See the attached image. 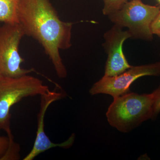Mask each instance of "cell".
Segmentation results:
<instances>
[{
	"instance_id": "cell-1",
	"label": "cell",
	"mask_w": 160,
	"mask_h": 160,
	"mask_svg": "<svg viewBox=\"0 0 160 160\" xmlns=\"http://www.w3.org/2000/svg\"><path fill=\"white\" fill-rule=\"evenodd\" d=\"M18 17L25 35L42 46L58 76L66 78L67 71L60 50L71 47L73 23L61 20L49 0H19Z\"/></svg>"
},
{
	"instance_id": "cell-2",
	"label": "cell",
	"mask_w": 160,
	"mask_h": 160,
	"mask_svg": "<svg viewBox=\"0 0 160 160\" xmlns=\"http://www.w3.org/2000/svg\"><path fill=\"white\" fill-rule=\"evenodd\" d=\"M153 102L152 93L129 92L115 97L106 112L107 121L118 131L130 132L145 121L152 119Z\"/></svg>"
},
{
	"instance_id": "cell-3",
	"label": "cell",
	"mask_w": 160,
	"mask_h": 160,
	"mask_svg": "<svg viewBox=\"0 0 160 160\" xmlns=\"http://www.w3.org/2000/svg\"><path fill=\"white\" fill-rule=\"evenodd\" d=\"M48 86L38 78L25 75L18 78L0 76V130L10 128L12 106L28 97L46 94Z\"/></svg>"
},
{
	"instance_id": "cell-4",
	"label": "cell",
	"mask_w": 160,
	"mask_h": 160,
	"mask_svg": "<svg viewBox=\"0 0 160 160\" xmlns=\"http://www.w3.org/2000/svg\"><path fill=\"white\" fill-rule=\"evenodd\" d=\"M160 11V6L144 4L141 0H129L119 10L108 16L115 25L126 28L132 38L151 41L152 23Z\"/></svg>"
},
{
	"instance_id": "cell-5",
	"label": "cell",
	"mask_w": 160,
	"mask_h": 160,
	"mask_svg": "<svg viewBox=\"0 0 160 160\" xmlns=\"http://www.w3.org/2000/svg\"><path fill=\"white\" fill-rule=\"evenodd\" d=\"M25 35L19 23L0 24V76L20 77L33 71L21 67L25 60L20 54L19 47Z\"/></svg>"
},
{
	"instance_id": "cell-6",
	"label": "cell",
	"mask_w": 160,
	"mask_h": 160,
	"mask_svg": "<svg viewBox=\"0 0 160 160\" xmlns=\"http://www.w3.org/2000/svg\"><path fill=\"white\" fill-rule=\"evenodd\" d=\"M160 77V62L133 66L118 75L104 76L89 89L92 95L102 93L113 98L129 92L130 87L139 78L144 76Z\"/></svg>"
},
{
	"instance_id": "cell-7",
	"label": "cell",
	"mask_w": 160,
	"mask_h": 160,
	"mask_svg": "<svg viewBox=\"0 0 160 160\" xmlns=\"http://www.w3.org/2000/svg\"><path fill=\"white\" fill-rule=\"evenodd\" d=\"M123 29L114 24L104 34L103 46L107 54L104 76L118 75L132 66L126 59L123 50V43L132 38V36L128 30Z\"/></svg>"
},
{
	"instance_id": "cell-8",
	"label": "cell",
	"mask_w": 160,
	"mask_h": 160,
	"mask_svg": "<svg viewBox=\"0 0 160 160\" xmlns=\"http://www.w3.org/2000/svg\"><path fill=\"white\" fill-rule=\"evenodd\" d=\"M41 104L40 109L38 116V129L37 131L36 137L33 147L31 151L24 158V160H32L38 156L45 152V151L55 147L67 149L71 147L74 142V134L67 141L61 143L52 142L49 138L46 135L44 127H45V115L48 108L53 102L61 99L64 97V94L62 92L56 91H50L46 94L41 96Z\"/></svg>"
},
{
	"instance_id": "cell-9",
	"label": "cell",
	"mask_w": 160,
	"mask_h": 160,
	"mask_svg": "<svg viewBox=\"0 0 160 160\" xmlns=\"http://www.w3.org/2000/svg\"><path fill=\"white\" fill-rule=\"evenodd\" d=\"M19 0H0V22L19 23L18 7Z\"/></svg>"
},
{
	"instance_id": "cell-10",
	"label": "cell",
	"mask_w": 160,
	"mask_h": 160,
	"mask_svg": "<svg viewBox=\"0 0 160 160\" xmlns=\"http://www.w3.org/2000/svg\"><path fill=\"white\" fill-rule=\"evenodd\" d=\"M9 139V144L6 153L0 160H16L20 158L19 145L15 142L11 129L6 131Z\"/></svg>"
},
{
	"instance_id": "cell-11",
	"label": "cell",
	"mask_w": 160,
	"mask_h": 160,
	"mask_svg": "<svg viewBox=\"0 0 160 160\" xmlns=\"http://www.w3.org/2000/svg\"><path fill=\"white\" fill-rule=\"evenodd\" d=\"M128 1V0H103L104 5L103 14L108 16L121 9Z\"/></svg>"
},
{
	"instance_id": "cell-12",
	"label": "cell",
	"mask_w": 160,
	"mask_h": 160,
	"mask_svg": "<svg viewBox=\"0 0 160 160\" xmlns=\"http://www.w3.org/2000/svg\"><path fill=\"white\" fill-rule=\"evenodd\" d=\"M154 97V102L153 105V114L152 119L157 118L160 112V86L152 92Z\"/></svg>"
},
{
	"instance_id": "cell-13",
	"label": "cell",
	"mask_w": 160,
	"mask_h": 160,
	"mask_svg": "<svg viewBox=\"0 0 160 160\" xmlns=\"http://www.w3.org/2000/svg\"><path fill=\"white\" fill-rule=\"evenodd\" d=\"M9 144V139L8 136H0V159L6 153Z\"/></svg>"
},
{
	"instance_id": "cell-14",
	"label": "cell",
	"mask_w": 160,
	"mask_h": 160,
	"mask_svg": "<svg viewBox=\"0 0 160 160\" xmlns=\"http://www.w3.org/2000/svg\"><path fill=\"white\" fill-rule=\"evenodd\" d=\"M152 32L160 38V11L151 24Z\"/></svg>"
},
{
	"instance_id": "cell-15",
	"label": "cell",
	"mask_w": 160,
	"mask_h": 160,
	"mask_svg": "<svg viewBox=\"0 0 160 160\" xmlns=\"http://www.w3.org/2000/svg\"><path fill=\"white\" fill-rule=\"evenodd\" d=\"M157 1H158V2L160 4V0H157Z\"/></svg>"
}]
</instances>
